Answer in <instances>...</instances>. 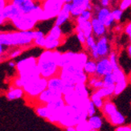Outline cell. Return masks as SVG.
<instances>
[{"label": "cell", "mask_w": 131, "mask_h": 131, "mask_svg": "<svg viewBox=\"0 0 131 131\" xmlns=\"http://www.w3.org/2000/svg\"><path fill=\"white\" fill-rule=\"evenodd\" d=\"M32 1H36V0H32Z\"/></svg>", "instance_id": "obj_57"}, {"label": "cell", "mask_w": 131, "mask_h": 131, "mask_svg": "<svg viewBox=\"0 0 131 131\" xmlns=\"http://www.w3.org/2000/svg\"><path fill=\"white\" fill-rule=\"evenodd\" d=\"M15 68L18 77L24 83V86L27 83L41 77L37 65V58L34 56H28L17 61Z\"/></svg>", "instance_id": "obj_4"}, {"label": "cell", "mask_w": 131, "mask_h": 131, "mask_svg": "<svg viewBox=\"0 0 131 131\" xmlns=\"http://www.w3.org/2000/svg\"><path fill=\"white\" fill-rule=\"evenodd\" d=\"M66 131H78L76 128V126H71L66 128Z\"/></svg>", "instance_id": "obj_49"}, {"label": "cell", "mask_w": 131, "mask_h": 131, "mask_svg": "<svg viewBox=\"0 0 131 131\" xmlns=\"http://www.w3.org/2000/svg\"><path fill=\"white\" fill-rule=\"evenodd\" d=\"M6 22H7V20L4 19V17L3 16L2 13H0V26H3Z\"/></svg>", "instance_id": "obj_47"}, {"label": "cell", "mask_w": 131, "mask_h": 131, "mask_svg": "<svg viewBox=\"0 0 131 131\" xmlns=\"http://www.w3.org/2000/svg\"><path fill=\"white\" fill-rule=\"evenodd\" d=\"M111 52L110 40L107 36L96 39V52L100 59L108 57Z\"/></svg>", "instance_id": "obj_15"}, {"label": "cell", "mask_w": 131, "mask_h": 131, "mask_svg": "<svg viewBox=\"0 0 131 131\" xmlns=\"http://www.w3.org/2000/svg\"><path fill=\"white\" fill-rule=\"evenodd\" d=\"M34 30L0 32V42L5 47L24 48L33 44Z\"/></svg>", "instance_id": "obj_2"}, {"label": "cell", "mask_w": 131, "mask_h": 131, "mask_svg": "<svg viewBox=\"0 0 131 131\" xmlns=\"http://www.w3.org/2000/svg\"><path fill=\"white\" fill-rule=\"evenodd\" d=\"M64 84V81L60 77L59 75L48 80V89L61 94H63Z\"/></svg>", "instance_id": "obj_20"}, {"label": "cell", "mask_w": 131, "mask_h": 131, "mask_svg": "<svg viewBox=\"0 0 131 131\" xmlns=\"http://www.w3.org/2000/svg\"><path fill=\"white\" fill-rule=\"evenodd\" d=\"M60 98H63V94L54 92L52 90L47 89L38 96L37 100L41 105H48L51 103V102H53Z\"/></svg>", "instance_id": "obj_17"}, {"label": "cell", "mask_w": 131, "mask_h": 131, "mask_svg": "<svg viewBox=\"0 0 131 131\" xmlns=\"http://www.w3.org/2000/svg\"><path fill=\"white\" fill-rule=\"evenodd\" d=\"M71 9H72V5L70 3H64L63 7H62L61 11L59 13V15L56 16L55 19L54 24L59 27H63L66 23H68L71 19Z\"/></svg>", "instance_id": "obj_16"}, {"label": "cell", "mask_w": 131, "mask_h": 131, "mask_svg": "<svg viewBox=\"0 0 131 131\" xmlns=\"http://www.w3.org/2000/svg\"><path fill=\"white\" fill-rule=\"evenodd\" d=\"M74 20H75L76 25L81 28L87 38L91 36H93V27H92V24H91V20L84 21V20H80L77 19H74Z\"/></svg>", "instance_id": "obj_24"}, {"label": "cell", "mask_w": 131, "mask_h": 131, "mask_svg": "<svg viewBox=\"0 0 131 131\" xmlns=\"http://www.w3.org/2000/svg\"><path fill=\"white\" fill-rule=\"evenodd\" d=\"M104 82V87H114L115 86V80L113 74H108V75L102 77Z\"/></svg>", "instance_id": "obj_35"}, {"label": "cell", "mask_w": 131, "mask_h": 131, "mask_svg": "<svg viewBox=\"0 0 131 131\" xmlns=\"http://www.w3.org/2000/svg\"><path fill=\"white\" fill-rule=\"evenodd\" d=\"M61 53L58 50H44L37 58V65L40 76L43 78L50 79L59 75V61Z\"/></svg>", "instance_id": "obj_1"}, {"label": "cell", "mask_w": 131, "mask_h": 131, "mask_svg": "<svg viewBox=\"0 0 131 131\" xmlns=\"http://www.w3.org/2000/svg\"><path fill=\"white\" fill-rule=\"evenodd\" d=\"M74 31H75V33H76V36H77L78 41L80 42V43L82 44V46H84V45L85 44V42H86V39H87V37L84 35V33L82 31V30L81 29V28L77 25H75Z\"/></svg>", "instance_id": "obj_33"}, {"label": "cell", "mask_w": 131, "mask_h": 131, "mask_svg": "<svg viewBox=\"0 0 131 131\" xmlns=\"http://www.w3.org/2000/svg\"><path fill=\"white\" fill-rule=\"evenodd\" d=\"M2 60V56H0V60Z\"/></svg>", "instance_id": "obj_55"}, {"label": "cell", "mask_w": 131, "mask_h": 131, "mask_svg": "<svg viewBox=\"0 0 131 131\" xmlns=\"http://www.w3.org/2000/svg\"><path fill=\"white\" fill-rule=\"evenodd\" d=\"M16 31H26L35 30L39 20L33 14H21L10 22Z\"/></svg>", "instance_id": "obj_8"}, {"label": "cell", "mask_w": 131, "mask_h": 131, "mask_svg": "<svg viewBox=\"0 0 131 131\" xmlns=\"http://www.w3.org/2000/svg\"><path fill=\"white\" fill-rule=\"evenodd\" d=\"M64 3L62 0H42L40 6L43 9V21L56 19L61 11Z\"/></svg>", "instance_id": "obj_7"}, {"label": "cell", "mask_w": 131, "mask_h": 131, "mask_svg": "<svg viewBox=\"0 0 131 131\" xmlns=\"http://www.w3.org/2000/svg\"><path fill=\"white\" fill-rule=\"evenodd\" d=\"M90 100L97 110H101L102 108H103L104 104H105V101L103 98L100 97L96 93L93 92V94L90 95Z\"/></svg>", "instance_id": "obj_30"}, {"label": "cell", "mask_w": 131, "mask_h": 131, "mask_svg": "<svg viewBox=\"0 0 131 131\" xmlns=\"http://www.w3.org/2000/svg\"><path fill=\"white\" fill-rule=\"evenodd\" d=\"M128 40H129V43H131V36H128Z\"/></svg>", "instance_id": "obj_52"}, {"label": "cell", "mask_w": 131, "mask_h": 131, "mask_svg": "<svg viewBox=\"0 0 131 131\" xmlns=\"http://www.w3.org/2000/svg\"><path fill=\"white\" fill-rule=\"evenodd\" d=\"M91 24H92L93 27V35L96 39H99L107 35L109 29L96 17H93V19H91Z\"/></svg>", "instance_id": "obj_18"}, {"label": "cell", "mask_w": 131, "mask_h": 131, "mask_svg": "<svg viewBox=\"0 0 131 131\" xmlns=\"http://www.w3.org/2000/svg\"><path fill=\"white\" fill-rule=\"evenodd\" d=\"M46 40H61L63 39V30L62 27L53 25L46 35Z\"/></svg>", "instance_id": "obj_21"}, {"label": "cell", "mask_w": 131, "mask_h": 131, "mask_svg": "<svg viewBox=\"0 0 131 131\" xmlns=\"http://www.w3.org/2000/svg\"><path fill=\"white\" fill-rule=\"evenodd\" d=\"M89 1H91V2H93H93L95 1V0H89Z\"/></svg>", "instance_id": "obj_54"}, {"label": "cell", "mask_w": 131, "mask_h": 131, "mask_svg": "<svg viewBox=\"0 0 131 131\" xmlns=\"http://www.w3.org/2000/svg\"><path fill=\"white\" fill-rule=\"evenodd\" d=\"M59 76L64 81L74 84H87L89 77L84 72L83 68L73 64H68L64 68H61L60 69Z\"/></svg>", "instance_id": "obj_5"}, {"label": "cell", "mask_w": 131, "mask_h": 131, "mask_svg": "<svg viewBox=\"0 0 131 131\" xmlns=\"http://www.w3.org/2000/svg\"><path fill=\"white\" fill-rule=\"evenodd\" d=\"M114 0H98L99 4L103 7H112V4Z\"/></svg>", "instance_id": "obj_42"}, {"label": "cell", "mask_w": 131, "mask_h": 131, "mask_svg": "<svg viewBox=\"0 0 131 131\" xmlns=\"http://www.w3.org/2000/svg\"><path fill=\"white\" fill-rule=\"evenodd\" d=\"M93 14L108 29H111L114 24H116L112 15V9L110 7H103L100 4L93 3Z\"/></svg>", "instance_id": "obj_10"}, {"label": "cell", "mask_w": 131, "mask_h": 131, "mask_svg": "<svg viewBox=\"0 0 131 131\" xmlns=\"http://www.w3.org/2000/svg\"><path fill=\"white\" fill-rule=\"evenodd\" d=\"M84 71L89 77L95 76L96 72V60L90 58L84 64Z\"/></svg>", "instance_id": "obj_27"}, {"label": "cell", "mask_w": 131, "mask_h": 131, "mask_svg": "<svg viewBox=\"0 0 131 131\" xmlns=\"http://www.w3.org/2000/svg\"><path fill=\"white\" fill-rule=\"evenodd\" d=\"M47 89L48 79L42 77L27 83L23 88L25 94L31 98H37Z\"/></svg>", "instance_id": "obj_9"}, {"label": "cell", "mask_w": 131, "mask_h": 131, "mask_svg": "<svg viewBox=\"0 0 131 131\" xmlns=\"http://www.w3.org/2000/svg\"><path fill=\"white\" fill-rule=\"evenodd\" d=\"M25 93L23 89L21 88H16L14 85L10 86L9 88V90L7 91L6 94V97L7 98L8 101H14L16 99H20L24 96Z\"/></svg>", "instance_id": "obj_23"}, {"label": "cell", "mask_w": 131, "mask_h": 131, "mask_svg": "<svg viewBox=\"0 0 131 131\" xmlns=\"http://www.w3.org/2000/svg\"><path fill=\"white\" fill-rule=\"evenodd\" d=\"M87 108L88 106L82 107L77 105H66L64 108L58 125L62 127L68 128L71 126H76L80 122L88 120L89 115Z\"/></svg>", "instance_id": "obj_3"}, {"label": "cell", "mask_w": 131, "mask_h": 131, "mask_svg": "<svg viewBox=\"0 0 131 131\" xmlns=\"http://www.w3.org/2000/svg\"><path fill=\"white\" fill-rule=\"evenodd\" d=\"M117 7H119L123 11L127 10L128 9L131 8V0H119Z\"/></svg>", "instance_id": "obj_38"}, {"label": "cell", "mask_w": 131, "mask_h": 131, "mask_svg": "<svg viewBox=\"0 0 131 131\" xmlns=\"http://www.w3.org/2000/svg\"><path fill=\"white\" fill-rule=\"evenodd\" d=\"M90 131H99V130H96V129H91Z\"/></svg>", "instance_id": "obj_53"}, {"label": "cell", "mask_w": 131, "mask_h": 131, "mask_svg": "<svg viewBox=\"0 0 131 131\" xmlns=\"http://www.w3.org/2000/svg\"><path fill=\"white\" fill-rule=\"evenodd\" d=\"M48 109L50 112L49 117L48 118V121L53 124H58L60 117L63 113L64 108L66 105V103L64 98H60L59 100H56L53 102L46 105Z\"/></svg>", "instance_id": "obj_11"}, {"label": "cell", "mask_w": 131, "mask_h": 131, "mask_svg": "<svg viewBox=\"0 0 131 131\" xmlns=\"http://www.w3.org/2000/svg\"><path fill=\"white\" fill-rule=\"evenodd\" d=\"M126 53H127V56H129V58L131 60V43H129V44L127 45V47H126Z\"/></svg>", "instance_id": "obj_46"}, {"label": "cell", "mask_w": 131, "mask_h": 131, "mask_svg": "<svg viewBox=\"0 0 131 131\" xmlns=\"http://www.w3.org/2000/svg\"><path fill=\"white\" fill-rule=\"evenodd\" d=\"M9 2L7 0H0V13H2V11L4 10V8L6 7V6L7 5Z\"/></svg>", "instance_id": "obj_45"}, {"label": "cell", "mask_w": 131, "mask_h": 131, "mask_svg": "<svg viewBox=\"0 0 131 131\" xmlns=\"http://www.w3.org/2000/svg\"><path fill=\"white\" fill-rule=\"evenodd\" d=\"M45 37L46 35L41 31L39 29H35L34 30V41L33 44L36 47L44 48L45 46Z\"/></svg>", "instance_id": "obj_25"}, {"label": "cell", "mask_w": 131, "mask_h": 131, "mask_svg": "<svg viewBox=\"0 0 131 131\" xmlns=\"http://www.w3.org/2000/svg\"><path fill=\"white\" fill-rule=\"evenodd\" d=\"M106 120L111 125H113V126L117 127L120 126H123L125 124V122H126V117H125V116L120 111L117 110L113 114L106 117Z\"/></svg>", "instance_id": "obj_22"}, {"label": "cell", "mask_w": 131, "mask_h": 131, "mask_svg": "<svg viewBox=\"0 0 131 131\" xmlns=\"http://www.w3.org/2000/svg\"><path fill=\"white\" fill-rule=\"evenodd\" d=\"M87 85L89 88L93 89L96 91L101 89L102 87H104V82L101 77H98L96 76H92L89 77Z\"/></svg>", "instance_id": "obj_26"}, {"label": "cell", "mask_w": 131, "mask_h": 131, "mask_svg": "<svg viewBox=\"0 0 131 131\" xmlns=\"http://www.w3.org/2000/svg\"><path fill=\"white\" fill-rule=\"evenodd\" d=\"M9 66L10 68H15L16 67V62H15V61H10L9 62Z\"/></svg>", "instance_id": "obj_50"}, {"label": "cell", "mask_w": 131, "mask_h": 131, "mask_svg": "<svg viewBox=\"0 0 131 131\" xmlns=\"http://www.w3.org/2000/svg\"><path fill=\"white\" fill-rule=\"evenodd\" d=\"M21 14L22 12L20 11V10L10 2L7 3L4 10L2 11V15L4 17V19L7 21H10V22L17 18Z\"/></svg>", "instance_id": "obj_19"}, {"label": "cell", "mask_w": 131, "mask_h": 131, "mask_svg": "<svg viewBox=\"0 0 131 131\" xmlns=\"http://www.w3.org/2000/svg\"><path fill=\"white\" fill-rule=\"evenodd\" d=\"M71 9V15L73 19L81 15L85 10H92L93 9V3L89 0H72Z\"/></svg>", "instance_id": "obj_12"}, {"label": "cell", "mask_w": 131, "mask_h": 131, "mask_svg": "<svg viewBox=\"0 0 131 131\" xmlns=\"http://www.w3.org/2000/svg\"><path fill=\"white\" fill-rule=\"evenodd\" d=\"M113 71V67L109 57L101 58L96 60V75L98 77H103L108 74L112 73Z\"/></svg>", "instance_id": "obj_13"}, {"label": "cell", "mask_w": 131, "mask_h": 131, "mask_svg": "<svg viewBox=\"0 0 131 131\" xmlns=\"http://www.w3.org/2000/svg\"><path fill=\"white\" fill-rule=\"evenodd\" d=\"M115 131H131V126H117Z\"/></svg>", "instance_id": "obj_44"}, {"label": "cell", "mask_w": 131, "mask_h": 131, "mask_svg": "<svg viewBox=\"0 0 131 131\" xmlns=\"http://www.w3.org/2000/svg\"><path fill=\"white\" fill-rule=\"evenodd\" d=\"M89 59V55L86 52H62L59 61V67L61 68L68 64H73L84 69V64Z\"/></svg>", "instance_id": "obj_6"}, {"label": "cell", "mask_w": 131, "mask_h": 131, "mask_svg": "<svg viewBox=\"0 0 131 131\" xmlns=\"http://www.w3.org/2000/svg\"><path fill=\"white\" fill-rule=\"evenodd\" d=\"M39 2H40V1H42V0H39Z\"/></svg>", "instance_id": "obj_56"}, {"label": "cell", "mask_w": 131, "mask_h": 131, "mask_svg": "<svg viewBox=\"0 0 131 131\" xmlns=\"http://www.w3.org/2000/svg\"><path fill=\"white\" fill-rule=\"evenodd\" d=\"M96 110H97V109H96V108L95 107V105H93V103L90 100V102H89V104L88 105V108H87V112H88L89 117L96 115Z\"/></svg>", "instance_id": "obj_41"}, {"label": "cell", "mask_w": 131, "mask_h": 131, "mask_svg": "<svg viewBox=\"0 0 131 131\" xmlns=\"http://www.w3.org/2000/svg\"><path fill=\"white\" fill-rule=\"evenodd\" d=\"M93 16H94V14H93V11L92 10H84L83 12L77 17V18H76V19H80V20L90 21L91 19H93Z\"/></svg>", "instance_id": "obj_34"}, {"label": "cell", "mask_w": 131, "mask_h": 131, "mask_svg": "<svg viewBox=\"0 0 131 131\" xmlns=\"http://www.w3.org/2000/svg\"><path fill=\"white\" fill-rule=\"evenodd\" d=\"M111 9H112V15H113V19H114L115 23H116V24L120 23L122 19L124 11L122 10L119 7H113V8H111Z\"/></svg>", "instance_id": "obj_36"}, {"label": "cell", "mask_w": 131, "mask_h": 131, "mask_svg": "<svg viewBox=\"0 0 131 131\" xmlns=\"http://www.w3.org/2000/svg\"><path fill=\"white\" fill-rule=\"evenodd\" d=\"M128 85V80H125L122 81H119L115 83L114 86V96H118L124 92Z\"/></svg>", "instance_id": "obj_32"}, {"label": "cell", "mask_w": 131, "mask_h": 131, "mask_svg": "<svg viewBox=\"0 0 131 131\" xmlns=\"http://www.w3.org/2000/svg\"><path fill=\"white\" fill-rule=\"evenodd\" d=\"M36 113L39 117L44 118V119H47L48 120L49 114H50V112H49L46 105H40L36 108Z\"/></svg>", "instance_id": "obj_31"}, {"label": "cell", "mask_w": 131, "mask_h": 131, "mask_svg": "<svg viewBox=\"0 0 131 131\" xmlns=\"http://www.w3.org/2000/svg\"><path fill=\"white\" fill-rule=\"evenodd\" d=\"M94 93L103 99L110 98L111 96H114V87H102L98 90L94 91Z\"/></svg>", "instance_id": "obj_28"}, {"label": "cell", "mask_w": 131, "mask_h": 131, "mask_svg": "<svg viewBox=\"0 0 131 131\" xmlns=\"http://www.w3.org/2000/svg\"><path fill=\"white\" fill-rule=\"evenodd\" d=\"M88 121H89L90 126L93 129L99 130L102 127V126H103V121H102V118L97 115H94V116L89 117Z\"/></svg>", "instance_id": "obj_29"}, {"label": "cell", "mask_w": 131, "mask_h": 131, "mask_svg": "<svg viewBox=\"0 0 131 131\" xmlns=\"http://www.w3.org/2000/svg\"><path fill=\"white\" fill-rule=\"evenodd\" d=\"M23 53V48H16L15 49L12 50L9 54L10 59H15Z\"/></svg>", "instance_id": "obj_40"}, {"label": "cell", "mask_w": 131, "mask_h": 131, "mask_svg": "<svg viewBox=\"0 0 131 131\" xmlns=\"http://www.w3.org/2000/svg\"><path fill=\"white\" fill-rule=\"evenodd\" d=\"M76 128L78 131H90L91 129H93L88 120L80 122L76 126Z\"/></svg>", "instance_id": "obj_37"}, {"label": "cell", "mask_w": 131, "mask_h": 131, "mask_svg": "<svg viewBox=\"0 0 131 131\" xmlns=\"http://www.w3.org/2000/svg\"><path fill=\"white\" fill-rule=\"evenodd\" d=\"M10 3L15 5L23 14H31L36 9L40 2L32 0H10Z\"/></svg>", "instance_id": "obj_14"}, {"label": "cell", "mask_w": 131, "mask_h": 131, "mask_svg": "<svg viewBox=\"0 0 131 131\" xmlns=\"http://www.w3.org/2000/svg\"><path fill=\"white\" fill-rule=\"evenodd\" d=\"M64 3H72V0H62Z\"/></svg>", "instance_id": "obj_51"}, {"label": "cell", "mask_w": 131, "mask_h": 131, "mask_svg": "<svg viewBox=\"0 0 131 131\" xmlns=\"http://www.w3.org/2000/svg\"><path fill=\"white\" fill-rule=\"evenodd\" d=\"M5 52V46L2 44V43L0 42V56H3Z\"/></svg>", "instance_id": "obj_48"}, {"label": "cell", "mask_w": 131, "mask_h": 131, "mask_svg": "<svg viewBox=\"0 0 131 131\" xmlns=\"http://www.w3.org/2000/svg\"><path fill=\"white\" fill-rule=\"evenodd\" d=\"M108 57H109L113 68H116V67L120 65L119 64V60H118V56L115 52H111Z\"/></svg>", "instance_id": "obj_39"}, {"label": "cell", "mask_w": 131, "mask_h": 131, "mask_svg": "<svg viewBox=\"0 0 131 131\" xmlns=\"http://www.w3.org/2000/svg\"><path fill=\"white\" fill-rule=\"evenodd\" d=\"M124 33L126 34L127 36H131V21L126 23L124 26V29H123Z\"/></svg>", "instance_id": "obj_43"}]
</instances>
